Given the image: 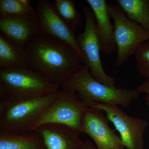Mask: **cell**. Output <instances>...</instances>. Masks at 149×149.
<instances>
[{
  "instance_id": "4fadbf2b",
  "label": "cell",
  "mask_w": 149,
  "mask_h": 149,
  "mask_svg": "<svg viewBox=\"0 0 149 149\" xmlns=\"http://www.w3.org/2000/svg\"><path fill=\"white\" fill-rule=\"evenodd\" d=\"M95 16L101 52L110 54L117 50L114 27L111 22L108 5L105 0H87Z\"/></svg>"
},
{
  "instance_id": "e0dca14e",
  "label": "cell",
  "mask_w": 149,
  "mask_h": 149,
  "mask_svg": "<svg viewBox=\"0 0 149 149\" xmlns=\"http://www.w3.org/2000/svg\"><path fill=\"white\" fill-rule=\"evenodd\" d=\"M54 8L59 17L73 31L81 26L83 18L71 0H55Z\"/></svg>"
},
{
  "instance_id": "3957f363",
  "label": "cell",
  "mask_w": 149,
  "mask_h": 149,
  "mask_svg": "<svg viewBox=\"0 0 149 149\" xmlns=\"http://www.w3.org/2000/svg\"><path fill=\"white\" fill-rule=\"evenodd\" d=\"M61 88L28 66L0 68V100L48 95L59 92Z\"/></svg>"
},
{
  "instance_id": "7402d4cb",
  "label": "cell",
  "mask_w": 149,
  "mask_h": 149,
  "mask_svg": "<svg viewBox=\"0 0 149 149\" xmlns=\"http://www.w3.org/2000/svg\"><path fill=\"white\" fill-rule=\"evenodd\" d=\"M145 102L149 108V95H147L145 97Z\"/></svg>"
},
{
  "instance_id": "277c9868",
  "label": "cell",
  "mask_w": 149,
  "mask_h": 149,
  "mask_svg": "<svg viewBox=\"0 0 149 149\" xmlns=\"http://www.w3.org/2000/svg\"><path fill=\"white\" fill-rule=\"evenodd\" d=\"M60 92L31 98L0 100V131L31 132L35 123L57 98Z\"/></svg>"
},
{
  "instance_id": "52a82bcc",
  "label": "cell",
  "mask_w": 149,
  "mask_h": 149,
  "mask_svg": "<svg viewBox=\"0 0 149 149\" xmlns=\"http://www.w3.org/2000/svg\"><path fill=\"white\" fill-rule=\"evenodd\" d=\"M85 27L84 31L76 35L84 58V64L88 66L90 73L96 80L110 85L115 86V78L108 75L104 70L100 56V42L96 29V22L93 11L90 8L84 9Z\"/></svg>"
},
{
  "instance_id": "ffe728a7",
  "label": "cell",
  "mask_w": 149,
  "mask_h": 149,
  "mask_svg": "<svg viewBox=\"0 0 149 149\" xmlns=\"http://www.w3.org/2000/svg\"><path fill=\"white\" fill-rule=\"evenodd\" d=\"M140 94L145 93L149 95V79H146L136 88Z\"/></svg>"
},
{
  "instance_id": "30bf717a",
  "label": "cell",
  "mask_w": 149,
  "mask_h": 149,
  "mask_svg": "<svg viewBox=\"0 0 149 149\" xmlns=\"http://www.w3.org/2000/svg\"><path fill=\"white\" fill-rule=\"evenodd\" d=\"M37 17L40 30L58 38L71 46L76 51L83 61L84 58L77 42L74 31L70 28L58 15L52 3L49 0H40L37 5Z\"/></svg>"
},
{
  "instance_id": "603a6c76",
  "label": "cell",
  "mask_w": 149,
  "mask_h": 149,
  "mask_svg": "<svg viewBox=\"0 0 149 149\" xmlns=\"http://www.w3.org/2000/svg\"><path fill=\"white\" fill-rule=\"evenodd\" d=\"M114 149H119V148H116Z\"/></svg>"
},
{
  "instance_id": "7a4b0ae2",
  "label": "cell",
  "mask_w": 149,
  "mask_h": 149,
  "mask_svg": "<svg viewBox=\"0 0 149 149\" xmlns=\"http://www.w3.org/2000/svg\"><path fill=\"white\" fill-rule=\"evenodd\" d=\"M61 88L74 91L78 98L90 107L97 104H104L128 108L140 95L136 89L118 88L99 82L91 75L85 64L65 81Z\"/></svg>"
},
{
  "instance_id": "8fae6325",
  "label": "cell",
  "mask_w": 149,
  "mask_h": 149,
  "mask_svg": "<svg viewBox=\"0 0 149 149\" xmlns=\"http://www.w3.org/2000/svg\"><path fill=\"white\" fill-rule=\"evenodd\" d=\"M0 33L24 48L29 40L40 31L35 11L22 15H0Z\"/></svg>"
},
{
  "instance_id": "7c38bea8",
  "label": "cell",
  "mask_w": 149,
  "mask_h": 149,
  "mask_svg": "<svg viewBox=\"0 0 149 149\" xmlns=\"http://www.w3.org/2000/svg\"><path fill=\"white\" fill-rule=\"evenodd\" d=\"M42 138L47 149H83L80 134L66 125L45 124L35 130Z\"/></svg>"
},
{
  "instance_id": "5bb4252c",
  "label": "cell",
  "mask_w": 149,
  "mask_h": 149,
  "mask_svg": "<svg viewBox=\"0 0 149 149\" xmlns=\"http://www.w3.org/2000/svg\"><path fill=\"white\" fill-rule=\"evenodd\" d=\"M0 149H47L36 131L14 133L0 131Z\"/></svg>"
},
{
  "instance_id": "9c48e42d",
  "label": "cell",
  "mask_w": 149,
  "mask_h": 149,
  "mask_svg": "<svg viewBox=\"0 0 149 149\" xmlns=\"http://www.w3.org/2000/svg\"><path fill=\"white\" fill-rule=\"evenodd\" d=\"M83 133L88 135L97 149H123L120 136L110 127L104 112L88 107L83 120Z\"/></svg>"
},
{
  "instance_id": "2e32d148",
  "label": "cell",
  "mask_w": 149,
  "mask_h": 149,
  "mask_svg": "<svg viewBox=\"0 0 149 149\" xmlns=\"http://www.w3.org/2000/svg\"><path fill=\"white\" fill-rule=\"evenodd\" d=\"M116 2L130 20L149 32V0H117Z\"/></svg>"
},
{
  "instance_id": "8992f818",
  "label": "cell",
  "mask_w": 149,
  "mask_h": 149,
  "mask_svg": "<svg viewBox=\"0 0 149 149\" xmlns=\"http://www.w3.org/2000/svg\"><path fill=\"white\" fill-rule=\"evenodd\" d=\"M110 15L114 22L115 40L117 47L116 64L122 66L143 43L149 40V32L130 20L118 4L108 5Z\"/></svg>"
},
{
  "instance_id": "d6986e66",
  "label": "cell",
  "mask_w": 149,
  "mask_h": 149,
  "mask_svg": "<svg viewBox=\"0 0 149 149\" xmlns=\"http://www.w3.org/2000/svg\"><path fill=\"white\" fill-rule=\"evenodd\" d=\"M135 63L140 74L149 79V40L143 43L133 54Z\"/></svg>"
},
{
  "instance_id": "6da1fadb",
  "label": "cell",
  "mask_w": 149,
  "mask_h": 149,
  "mask_svg": "<svg viewBox=\"0 0 149 149\" xmlns=\"http://www.w3.org/2000/svg\"><path fill=\"white\" fill-rule=\"evenodd\" d=\"M24 48L28 66L61 86L83 64L71 46L40 30Z\"/></svg>"
},
{
  "instance_id": "5b68a950",
  "label": "cell",
  "mask_w": 149,
  "mask_h": 149,
  "mask_svg": "<svg viewBox=\"0 0 149 149\" xmlns=\"http://www.w3.org/2000/svg\"><path fill=\"white\" fill-rule=\"evenodd\" d=\"M88 108L74 91L62 89L58 97L32 127L31 132L45 124L66 125L83 134V120Z\"/></svg>"
},
{
  "instance_id": "ac0fdd59",
  "label": "cell",
  "mask_w": 149,
  "mask_h": 149,
  "mask_svg": "<svg viewBox=\"0 0 149 149\" xmlns=\"http://www.w3.org/2000/svg\"><path fill=\"white\" fill-rule=\"evenodd\" d=\"M34 11L31 1L29 0L0 1V15H22Z\"/></svg>"
},
{
  "instance_id": "9a60e30c",
  "label": "cell",
  "mask_w": 149,
  "mask_h": 149,
  "mask_svg": "<svg viewBox=\"0 0 149 149\" xmlns=\"http://www.w3.org/2000/svg\"><path fill=\"white\" fill-rule=\"evenodd\" d=\"M28 66L24 48L0 33V68Z\"/></svg>"
},
{
  "instance_id": "ba28073f",
  "label": "cell",
  "mask_w": 149,
  "mask_h": 149,
  "mask_svg": "<svg viewBox=\"0 0 149 149\" xmlns=\"http://www.w3.org/2000/svg\"><path fill=\"white\" fill-rule=\"evenodd\" d=\"M92 108L105 113L108 120L119 133L124 147L144 149V134L149 125L148 120L129 115L114 105L97 104Z\"/></svg>"
},
{
  "instance_id": "44dd1931",
  "label": "cell",
  "mask_w": 149,
  "mask_h": 149,
  "mask_svg": "<svg viewBox=\"0 0 149 149\" xmlns=\"http://www.w3.org/2000/svg\"><path fill=\"white\" fill-rule=\"evenodd\" d=\"M83 149H97L96 146H95L91 141L88 139L84 141V147Z\"/></svg>"
}]
</instances>
